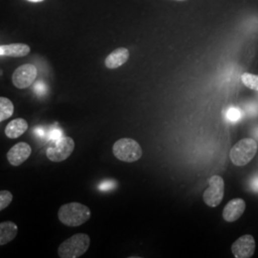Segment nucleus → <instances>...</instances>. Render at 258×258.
<instances>
[{"label": "nucleus", "instance_id": "16", "mask_svg": "<svg viewBox=\"0 0 258 258\" xmlns=\"http://www.w3.org/2000/svg\"><path fill=\"white\" fill-rule=\"evenodd\" d=\"M241 81L249 89L258 91V76L257 75L244 73L241 76Z\"/></svg>", "mask_w": 258, "mask_h": 258}, {"label": "nucleus", "instance_id": "3", "mask_svg": "<svg viewBox=\"0 0 258 258\" xmlns=\"http://www.w3.org/2000/svg\"><path fill=\"white\" fill-rule=\"evenodd\" d=\"M257 143L254 139L246 138L236 143L230 152V159L234 166H246L257 152Z\"/></svg>", "mask_w": 258, "mask_h": 258}, {"label": "nucleus", "instance_id": "1", "mask_svg": "<svg viewBox=\"0 0 258 258\" xmlns=\"http://www.w3.org/2000/svg\"><path fill=\"white\" fill-rule=\"evenodd\" d=\"M91 217L90 209L79 202L62 205L58 212L57 218L61 224L68 227H79L88 221Z\"/></svg>", "mask_w": 258, "mask_h": 258}, {"label": "nucleus", "instance_id": "21", "mask_svg": "<svg viewBox=\"0 0 258 258\" xmlns=\"http://www.w3.org/2000/svg\"><path fill=\"white\" fill-rule=\"evenodd\" d=\"M254 135H255V137H256V139L258 140V127L254 129Z\"/></svg>", "mask_w": 258, "mask_h": 258}, {"label": "nucleus", "instance_id": "6", "mask_svg": "<svg viewBox=\"0 0 258 258\" xmlns=\"http://www.w3.org/2000/svg\"><path fill=\"white\" fill-rule=\"evenodd\" d=\"M209 187L203 194L204 202L211 208H215L224 198L225 183L221 176L213 175L209 179Z\"/></svg>", "mask_w": 258, "mask_h": 258}, {"label": "nucleus", "instance_id": "9", "mask_svg": "<svg viewBox=\"0 0 258 258\" xmlns=\"http://www.w3.org/2000/svg\"><path fill=\"white\" fill-rule=\"evenodd\" d=\"M32 154V148L25 142H19L10 148L7 152V160L12 166H21Z\"/></svg>", "mask_w": 258, "mask_h": 258}, {"label": "nucleus", "instance_id": "14", "mask_svg": "<svg viewBox=\"0 0 258 258\" xmlns=\"http://www.w3.org/2000/svg\"><path fill=\"white\" fill-rule=\"evenodd\" d=\"M19 231L15 222L5 221L0 223V246H4L16 238Z\"/></svg>", "mask_w": 258, "mask_h": 258}, {"label": "nucleus", "instance_id": "17", "mask_svg": "<svg viewBox=\"0 0 258 258\" xmlns=\"http://www.w3.org/2000/svg\"><path fill=\"white\" fill-rule=\"evenodd\" d=\"M13 194L9 190H0V212L7 209L13 201Z\"/></svg>", "mask_w": 258, "mask_h": 258}, {"label": "nucleus", "instance_id": "22", "mask_svg": "<svg viewBox=\"0 0 258 258\" xmlns=\"http://www.w3.org/2000/svg\"><path fill=\"white\" fill-rule=\"evenodd\" d=\"M28 1H32V2H41L43 0H28Z\"/></svg>", "mask_w": 258, "mask_h": 258}, {"label": "nucleus", "instance_id": "18", "mask_svg": "<svg viewBox=\"0 0 258 258\" xmlns=\"http://www.w3.org/2000/svg\"><path fill=\"white\" fill-rule=\"evenodd\" d=\"M242 118V112L236 107H230L226 112V119L231 122H237Z\"/></svg>", "mask_w": 258, "mask_h": 258}, {"label": "nucleus", "instance_id": "15", "mask_svg": "<svg viewBox=\"0 0 258 258\" xmlns=\"http://www.w3.org/2000/svg\"><path fill=\"white\" fill-rule=\"evenodd\" d=\"M15 106L13 102L5 97H0V122L11 118L14 114Z\"/></svg>", "mask_w": 258, "mask_h": 258}, {"label": "nucleus", "instance_id": "12", "mask_svg": "<svg viewBox=\"0 0 258 258\" xmlns=\"http://www.w3.org/2000/svg\"><path fill=\"white\" fill-rule=\"evenodd\" d=\"M31 48L24 43H12L8 45H0V55L10 57H22L29 55Z\"/></svg>", "mask_w": 258, "mask_h": 258}, {"label": "nucleus", "instance_id": "2", "mask_svg": "<svg viewBox=\"0 0 258 258\" xmlns=\"http://www.w3.org/2000/svg\"><path fill=\"white\" fill-rule=\"evenodd\" d=\"M91 239L85 233H77L63 241L58 249L57 254L60 258H78L83 255L90 247Z\"/></svg>", "mask_w": 258, "mask_h": 258}, {"label": "nucleus", "instance_id": "10", "mask_svg": "<svg viewBox=\"0 0 258 258\" xmlns=\"http://www.w3.org/2000/svg\"><path fill=\"white\" fill-rule=\"evenodd\" d=\"M246 210V203L243 199H232L223 210V218L227 222H234L238 220Z\"/></svg>", "mask_w": 258, "mask_h": 258}, {"label": "nucleus", "instance_id": "8", "mask_svg": "<svg viewBox=\"0 0 258 258\" xmlns=\"http://www.w3.org/2000/svg\"><path fill=\"white\" fill-rule=\"evenodd\" d=\"M254 250L255 241L249 234L241 236L231 246V251L236 258L251 257L254 253Z\"/></svg>", "mask_w": 258, "mask_h": 258}, {"label": "nucleus", "instance_id": "19", "mask_svg": "<svg viewBox=\"0 0 258 258\" xmlns=\"http://www.w3.org/2000/svg\"><path fill=\"white\" fill-rule=\"evenodd\" d=\"M247 109H248L249 115H256V114H258V105L255 103L250 104L249 106H248Z\"/></svg>", "mask_w": 258, "mask_h": 258}, {"label": "nucleus", "instance_id": "4", "mask_svg": "<svg viewBox=\"0 0 258 258\" xmlns=\"http://www.w3.org/2000/svg\"><path fill=\"white\" fill-rule=\"evenodd\" d=\"M113 154L121 162L134 163L141 159L143 155V150L135 140L122 138L118 140L114 144Z\"/></svg>", "mask_w": 258, "mask_h": 258}, {"label": "nucleus", "instance_id": "5", "mask_svg": "<svg viewBox=\"0 0 258 258\" xmlns=\"http://www.w3.org/2000/svg\"><path fill=\"white\" fill-rule=\"evenodd\" d=\"M74 149V140L71 137L61 136L48 147L46 157L51 162L60 163L71 156Z\"/></svg>", "mask_w": 258, "mask_h": 258}, {"label": "nucleus", "instance_id": "7", "mask_svg": "<svg viewBox=\"0 0 258 258\" xmlns=\"http://www.w3.org/2000/svg\"><path fill=\"white\" fill-rule=\"evenodd\" d=\"M37 77V67L31 63L18 67L12 77V82L15 87L19 89H26L35 83Z\"/></svg>", "mask_w": 258, "mask_h": 258}, {"label": "nucleus", "instance_id": "13", "mask_svg": "<svg viewBox=\"0 0 258 258\" xmlns=\"http://www.w3.org/2000/svg\"><path fill=\"white\" fill-rule=\"evenodd\" d=\"M28 125L27 120L18 118L15 120L10 121L5 127V135L7 138L18 139L22 136L27 131Z\"/></svg>", "mask_w": 258, "mask_h": 258}, {"label": "nucleus", "instance_id": "20", "mask_svg": "<svg viewBox=\"0 0 258 258\" xmlns=\"http://www.w3.org/2000/svg\"><path fill=\"white\" fill-rule=\"evenodd\" d=\"M251 186H252V189H253V190L258 191V177L254 178V179L252 180V182H251Z\"/></svg>", "mask_w": 258, "mask_h": 258}, {"label": "nucleus", "instance_id": "11", "mask_svg": "<svg viewBox=\"0 0 258 258\" xmlns=\"http://www.w3.org/2000/svg\"><path fill=\"white\" fill-rule=\"evenodd\" d=\"M129 55L130 54H129L128 49L123 47L118 48L106 56L104 61L105 66L108 69H117L128 60Z\"/></svg>", "mask_w": 258, "mask_h": 258}, {"label": "nucleus", "instance_id": "23", "mask_svg": "<svg viewBox=\"0 0 258 258\" xmlns=\"http://www.w3.org/2000/svg\"><path fill=\"white\" fill-rule=\"evenodd\" d=\"M177 1H184V0H177Z\"/></svg>", "mask_w": 258, "mask_h": 258}]
</instances>
